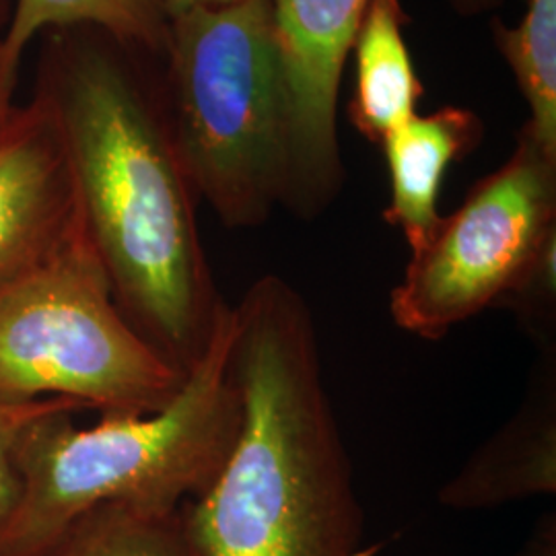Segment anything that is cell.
<instances>
[{
    "label": "cell",
    "mask_w": 556,
    "mask_h": 556,
    "mask_svg": "<svg viewBox=\"0 0 556 556\" xmlns=\"http://www.w3.org/2000/svg\"><path fill=\"white\" fill-rule=\"evenodd\" d=\"M128 54L93 29L54 31L38 93L59 122L80 219L119 312L188 374L229 303L202 248L165 108Z\"/></svg>",
    "instance_id": "obj_1"
},
{
    "label": "cell",
    "mask_w": 556,
    "mask_h": 556,
    "mask_svg": "<svg viewBox=\"0 0 556 556\" xmlns=\"http://www.w3.org/2000/svg\"><path fill=\"white\" fill-rule=\"evenodd\" d=\"M241 427L219 477L188 503L206 556H374L351 457L298 289L258 278L233 305Z\"/></svg>",
    "instance_id": "obj_2"
},
{
    "label": "cell",
    "mask_w": 556,
    "mask_h": 556,
    "mask_svg": "<svg viewBox=\"0 0 556 556\" xmlns=\"http://www.w3.org/2000/svg\"><path fill=\"white\" fill-rule=\"evenodd\" d=\"M233 305L225 309L204 355L178 396L151 415H103L77 427L87 410L68 400L36 418L15 450L17 493L0 519V556H43L83 514L132 501L176 507L219 477L241 427V397L229 355Z\"/></svg>",
    "instance_id": "obj_3"
},
{
    "label": "cell",
    "mask_w": 556,
    "mask_h": 556,
    "mask_svg": "<svg viewBox=\"0 0 556 556\" xmlns=\"http://www.w3.org/2000/svg\"><path fill=\"white\" fill-rule=\"evenodd\" d=\"M165 118L197 199L229 229L282 206L291 91L273 0L197 4L169 15Z\"/></svg>",
    "instance_id": "obj_4"
},
{
    "label": "cell",
    "mask_w": 556,
    "mask_h": 556,
    "mask_svg": "<svg viewBox=\"0 0 556 556\" xmlns=\"http://www.w3.org/2000/svg\"><path fill=\"white\" fill-rule=\"evenodd\" d=\"M186 374L124 318L85 223L0 299V404L68 397L103 415H151Z\"/></svg>",
    "instance_id": "obj_5"
},
{
    "label": "cell",
    "mask_w": 556,
    "mask_h": 556,
    "mask_svg": "<svg viewBox=\"0 0 556 556\" xmlns=\"http://www.w3.org/2000/svg\"><path fill=\"white\" fill-rule=\"evenodd\" d=\"M556 236V153L523 128L511 157L480 179L456 213L413 252L390 295L408 334L438 340L495 307L544 241Z\"/></svg>",
    "instance_id": "obj_6"
},
{
    "label": "cell",
    "mask_w": 556,
    "mask_h": 556,
    "mask_svg": "<svg viewBox=\"0 0 556 556\" xmlns=\"http://www.w3.org/2000/svg\"><path fill=\"white\" fill-rule=\"evenodd\" d=\"M369 0H273L291 91V167L282 206L316 219L340 194L337 130L342 68Z\"/></svg>",
    "instance_id": "obj_7"
},
{
    "label": "cell",
    "mask_w": 556,
    "mask_h": 556,
    "mask_svg": "<svg viewBox=\"0 0 556 556\" xmlns=\"http://www.w3.org/2000/svg\"><path fill=\"white\" fill-rule=\"evenodd\" d=\"M79 219L59 122L36 93L0 130V299L52 258Z\"/></svg>",
    "instance_id": "obj_8"
},
{
    "label": "cell",
    "mask_w": 556,
    "mask_h": 556,
    "mask_svg": "<svg viewBox=\"0 0 556 556\" xmlns=\"http://www.w3.org/2000/svg\"><path fill=\"white\" fill-rule=\"evenodd\" d=\"M556 493V349L540 353L516 415L441 491L452 509H491Z\"/></svg>",
    "instance_id": "obj_9"
},
{
    "label": "cell",
    "mask_w": 556,
    "mask_h": 556,
    "mask_svg": "<svg viewBox=\"0 0 556 556\" xmlns=\"http://www.w3.org/2000/svg\"><path fill=\"white\" fill-rule=\"evenodd\" d=\"M482 137L484 124L472 110L447 105L413 116L381 140L392 186L383 219L404 233L413 252L433 238L443 219L438 202L445 172Z\"/></svg>",
    "instance_id": "obj_10"
},
{
    "label": "cell",
    "mask_w": 556,
    "mask_h": 556,
    "mask_svg": "<svg viewBox=\"0 0 556 556\" xmlns=\"http://www.w3.org/2000/svg\"><path fill=\"white\" fill-rule=\"evenodd\" d=\"M404 23L402 0H369L351 48L357 85L349 103V119L376 144L417 116L422 98V85L404 40Z\"/></svg>",
    "instance_id": "obj_11"
},
{
    "label": "cell",
    "mask_w": 556,
    "mask_h": 556,
    "mask_svg": "<svg viewBox=\"0 0 556 556\" xmlns=\"http://www.w3.org/2000/svg\"><path fill=\"white\" fill-rule=\"evenodd\" d=\"M43 556H206L188 503L112 501L89 509Z\"/></svg>",
    "instance_id": "obj_12"
},
{
    "label": "cell",
    "mask_w": 556,
    "mask_h": 556,
    "mask_svg": "<svg viewBox=\"0 0 556 556\" xmlns=\"http://www.w3.org/2000/svg\"><path fill=\"white\" fill-rule=\"evenodd\" d=\"M167 25L163 0H15L2 41L9 54L21 60L41 31L93 29L130 52L161 56Z\"/></svg>",
    "instance_id": "obj_13"
},
{
    "label": "cell",
    "mask_w": 556,
    "mask_h": 556,
    "mask_svg": "<svg viewBox=\"0 0 556 556\" xmlns=\"http://www.w3.org/2000/svg\"><path fill=\"white\" fill-rule=\"evenodd\" d=\"M450 2L459 13L472 15L495 0ZM493 38L530 110L523 130L556 153V0H528L517 27L493 21Z\"/></svg>",
    "instance_id": "obj_14"
},
{
    "label": "cell",
    "mask_w": 556,
    "mask_h": 556,
    "mask_svg": "<svg viewBox=\"0 0 556 556\" xmlns=\"http://www.w3.org/2000/svg\"><path fill=\"white\" fill-rule=\"evenodd\" d=\"M495 307L516 316L540 353L556 349V236L544 241Z\"/></svg>",
    "instance_id": "obj_15"
},
{
    "label": "cell",
    "mask_w": 556,
    "mask_h": 556,
    "mask_svg": "<svg viewBox=\"0 0 556 556\" xmlns=\"http://www.w3.org/2000/svg\"><path fill=\"white\" fill-rule=\"evenodd\" d=\"M68 397H43L27 404H0V519L17 493L15 450L23 431L46 413L59 408Z\"/></svg>",
    "instance_id": "obj_16"
},
{
    "label": "cell",
    "mask_w": 556,
    "mask_h": 556,
    "mask_svg": "<svg viewBox=\"0 0 556 556\" xmlns=\"http://www.w3.org/2000/svg\"><path fill=\"white\" fill-rule=\"evenodd\" d=\"M20 66L21 60L9 54L0 34V130L4 128V124L11 119L17 108L13 103V96L20 83Z\"/></svg>",
    "instance_id": "obj_17"
},
{
    "label": "cell",
    "mask_w": 556,
    "mask_h": 556,
    "mask_svg": "<svg viewBox=\"0 0 556 556\" xmlns=\"http://www.w3.org/2000/svg\"><path fill=\"white\" fill-rule=\"evenodd\" d=\"M517 556H556L555 516H546L540 519L534 534Z\"/></svg>",
    "instance_id": "obj_18"
},
{
    "label": "cell",
    "mask_w": 556,
    "mask_h": 556,
    "mask_svg": "<svg viewBox=\"0 0 556 556\" xmlns=\"http://www.w3.org/2000/svg\"><path fill=\"white\" fill-rule=\"evenodd\" d=\"M163 2H165L167 13L174 15L178 11L197 7V4H225V2H233V0H163Z\"/></svg>",
    "instance_id": "obj_19"
},
{
    "label": "cell",
    "mask_w": 556,
    "mask_h": 556,
    "mask_svg": "<svg viewBox=\"0 0 556 556\" xmlns=\"http://www.w3.org/2000/svg\"><path fill=\"white\" fill-rule=\"evenodd\" d=\"M9 17H11V2L9 0H0V27H2V31H4V27L9 23Z\"/></svg>",
    "instance_id": "obj_20"
}]
</instances>
